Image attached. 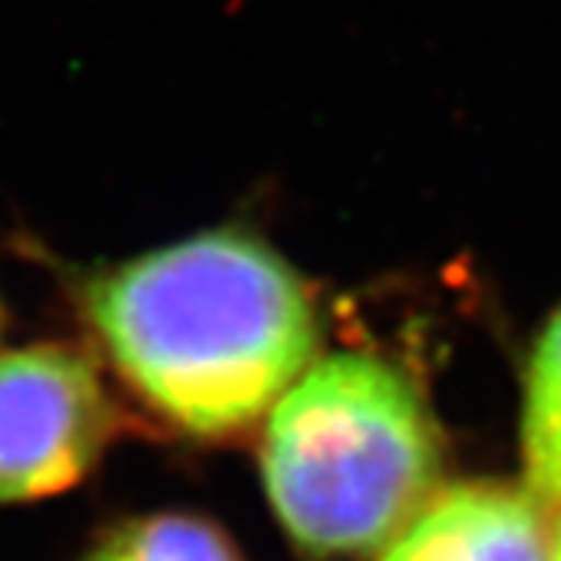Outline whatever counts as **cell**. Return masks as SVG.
<instances>
[{"label": "cell", "instance_id": "cell-1", "mask_svg": "<svg viewBox=\"0 0 561 561\" xmlns=\"http://www.w3.org/2000/svg\"><path fill=\"white\" fill-rule=\"evenodd\" d=\"M82 314L139 403L193 436H230L308 369L318 314L301 277L257 237L196 233L99 271Z\"/></svg>", "mask_w": 561, "mask_h": 561}, {"label": "cell", "instance_id": "cell-2", "mask_svg": "<svg viewBox=\"0 0 561 561\" xmlns=\"http://www.w3.org/2000/svg\"><path fill=\"white\" fill-rule=\"evenodd\" d=\"M439 473L444 439L423 392L379 355H329L271 407L267 497L308 554L382 548L439 491Z\"/></svg>", "mask_w": 561, "mask_h": 561}, {"label": "cell", "instance_id": "cell-3", "mask_svg": "<svg viewBox=\"0 0 561 561\" xmlns=\"http://www.w3.org/2000/svg\"><path fill=\"white\" fill-rule=\"evenodd\" d=\"M115 430V399L85 348L34 342L0 352V507L82 484Z\"/></svg>", "mask_w": 561, "mask_h": 561}, {"label": "cell", "instance_id": "cell-4", "mask_svg": "<svg viewBox=\"0 0 561 561\" xmlns=\"http://www.w3.org/2000/svg\"><path fill=\"white\" fill-rule=\"evenodd\" d=\"M379 561H551V531L531 491L473 480L436 491Z\"/></svg>", "mask_w": 561, "mask_h": 561}, {"label": "cell", "instance_id": "cell-5", "mask_svg": "<svg viewBox=\"0 0 561 561\" xmlns=\"http://www.w3.org/2000/svg\"><path fill=\"white\" fill-rule=\"evenodd\" d=\"M520 454L531 497L561 507V308L548 318L531 352Z\"/></svg>", "mask_w": 561, "mask_h": 561}, {"label": "cell", "instance_id": "cell-6", "mask_svg": "<svg viewBox=\"0 0 561 561\" xmlns=\"http://www.w3.org/2000/svg\"><path fill=\"white\" fill-rule=\"evenodd\" d=\"M82 561H244L210 520L180 511L126 517L102 531Z\"/></svg>", "mask_w": 561, "mask_h": 561}, {"label": "cell", "instance_id": "cell-7", "mask_svg": "<svg viewBox=\"0 0 561 561\" xmlns=\"http://www.w3.org/2000/svg\"><path fill=\"white\" fill-rule=\"evenodd\" d=\"M551 561H561V525L551 531Z\"/></svg>", "mask_w": 561, "mask_h": 561}, {"label": "cell", "instance_id": "cell-8", "mask_svg": "<svg viewBox=\"0 0 561 561\" xmlns=\"http://www.w3.org/2000/svg\"><path fill=\"white\" fill-rule=\"evenodd\" d=\"M0 332H4V305H0Z\"/></svg>", "mask_w": 561, "mask_h": 561}]
</instances>
